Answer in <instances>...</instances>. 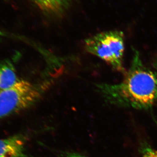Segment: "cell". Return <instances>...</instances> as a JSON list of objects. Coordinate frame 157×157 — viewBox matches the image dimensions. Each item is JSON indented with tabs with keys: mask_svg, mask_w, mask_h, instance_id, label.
<instances>
[{
	"mask_svg": "<svg viewBox=\"0 0 157 157\" xmlns=\"http://www.w3.org/2000/svg\"><path fill=\"white\" fill-rule=\"evenodd\" d=\"M132 64L121 82L101 83L97 90L109 103L139 109H148L157 103V75L142 63L134 50Z\"/></svg>",
	"mask_w": 157,
	"mask_h": 157,
	"instance_id": "6da1fadb",
	"label": "cell"
},
{
	"mask_svg": "<svg viewBox=\"0 0 157 157\" xmlns=\"http://www.w3.org/2000/svg\"><path fill=\"white\" fill-rule=\"evenodd\" d=\"M88 52L107 63L113 70L125 74L124 66L125 37L123 32H102L88 38L85 42Z\"/></svg>",
	"mask_w": 157,
	"mask_h": 157,
	"instance_id": "7a4b0ae2",
	"label": "cell"
},
{
	"mask_svg": "<svg viewBox=\"0 0 157 157\" xmlns=\"http://www.w3.org/2000/svg\"><path fill=\"white\" fill-rule=\"evenodd\" d=\"M42 94L36 85L21 80L12 87L0 91V120L31 107Z\"/></svg>",
	"mask_w": 157,
	"mask_h": 157,
	"instance_id": "3957f363",
	"label": "cell"
},
{
	"mask_svg": "<svg viewBox=\"0 0 157 157\" xmlns=\"http://www.w3.org/2000/svg\"><path fill=\"white\" fill-rule=\"evenodd\" d=\"M24 140L14 136L0 139V157H25Z\"/></svg>",
	"mask_w": 157,
	"mask_h": 157,
	"instance_id": "277c9868",
	"label": "cell"
},
{
	"mask_svg": "<svg viewBox=\"0 0 157 157\" xmlns=\"http://www.w3.org/2000/svg\"><path fill=\"white\" fill-rule=\"evenodd\" d=\"M19 80L14 66L10 62L0 63V91L12 87Z\"/></svg>",
	"mask_w": 157,
	"mask_h": 157,
	"instance_id": "5b68a950",
	"label": "cell"
},
{
	"mask_svg": "<svg viewBox=\"0 0 157 157\" xmlns=\"http://www.w3.org/2000/svg\"><path fill=\"white\" fill-rule=\"evenodd\" d=\"M39 7L43 11L57 14L65 9L70 0H35Z\"/></svg>",
	"mask_w": 157,
	"mask_h": 157,
	"instance_id": "8992f818",
	"label": "cell"
},
{
	"mask_svg": "<svg viewBox=\"0 0 157 157\" xmlns=\"http://www.w3.org/2000/svg\"><path fill=\"white\" fill-rule=\"evenodd\" d=\"M141 157H157V151L148 144H143L140 147Z\"/></svg>",
	"mask_w": 157,
	"mask_h": 157,
	"instance_id": "52a82bcc",
	"label": "cell"
},
{
	"mask_svg": "<svg viewBox=\"0 0 157 157\" xmlns=\"http://www.w3.org/2000/svg\"><path fill=\"white\" fill-rule=\"evenodd\" d=\"M63 157H86L76 153L69 152L65 154Z\"/></svg>",
	"mask_w": 157,
	"mask_h": 157,
	"instance_id": "ba28073f",
	"label": "cell"
},
{
	"mask_svg": "<svg viewBox=\"0 0 157 157\" xmlns=\"http://www.w3.org/2000/svg\"><path fill=\"white\" fill-rule=\"evenodd\" d=\"M153 66L155 69L157 70V56L155 59L153 63Z\"/></svg>",
	"mask_w": 157,
	"mask_h": 157,
	"instance_id": "9c48e42d",
	"label": "cell"
}]
</instances>
